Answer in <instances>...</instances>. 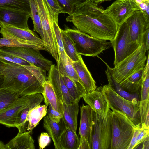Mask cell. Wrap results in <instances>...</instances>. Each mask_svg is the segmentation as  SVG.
Listing matches in <instances>:
<instances>
[{
    "label": "cell",
    "mask_w": 149,
    "mask_h": 149,
    "mask_svg": "<svg viewBox=\"0 0 149 149\" xmlns=\"http://www.w3.org/2000/svg\"><path fill=\"white\" fill-rule=\"evenodd\" d=\"M66 20L72 22L82 32L110 42L114 39L118 27L104 10L90 0L77 6L73 13L68 16Z\"/></svg>",
    "instance_id": "1"
},
{
    "label": "cell",
    "mask_w": 149,
    "mask_h": 149,
    "mask_svg": "<svg viewBox=\"0 0 149 149\" xmlns=\"http://www.w3.org/2000/svg\"><path fill=\"white\" fill-rule=\"evenodd\" d=\"M4 67L2 86L18 93L20 97L42 93L43 84L47 80L46 71L32 63L22 65L0 59Z\"/></svg>",
    "instance_id": "2"
},
{
    "label": "cell",
    "mask_w": 149,
    "mask_h": 149,
    "mask_svg": "<svg viewBox=\"0 0 149 149\" xmlns=\"http://www.w3.org/2000/svg\"><path fill=\"white\" fill-rule=\"evenodd\" d=\"M109 108L111 109L110 149H127L135 129L138 127L123 112L110 105Z\"/></svg>",
    "instance_id": "3"
},
{
    "label": "cell",
    "mask_w": 149,
    "mask_h": 149,
    "mask_svg": "<svg viewBox=\"0 0 149 149\" xmlns=\"http://www.w3.org/2000/svg\"><path fill=\"white\" fill-rule=\"evenodd\" d=\"M63 30L72 40L77 52L80 55L97 56L111 45L110 41L93 37L78 29L66 28Z\"/></svg>",
    "instance_id": "4"
},
{
    "label": "cell",
    "mask_w": 149,
    "mask_h": 149,
    "mask_svg": "<svg viewBox=\"0 0 149 149\" xmlns=\"http://www.w3.org/2000/svg\"><path fill=\"white\" fill-rule=\"evenodd\" d=\"M146 51L143 44L132 54L110 68L112 75L118 84L135 72L143 68L147 59Z\"/></svg>",
    "instance_id": "5"
},
{
    "label": "cell",
    "mask_w": 149,
    "mask_h": 149,
    "mask_svg": "<svg viewBox=\"0 0 149 149\" xmlns=\"http://www.w3.org/2000/svg\"><path fill=\"white\" fill-rule=\"evenodd\" d=\"M101 90L110 106L125 113L136 126L141 127L139 101H130L122 97L115 92L108 84L104 85Z\"/></svg>",
    "instance_id": "6"
},
{
    "label": "cell",
    "mask_w": 149,
    "mask_h": 149,
    "mask_svg": "<svg viewBox=\"0 0 149 149\" xmlns=\"http://www.w3.org/2000/svg\"><path fill=\"white\" fill-rule=\"evenodd\" d=\"M92 149H110L112 139L111 110L103 117L95 112L91 131Z\"/></svg>",
    "instance_id": "7"
},
{
    "label": "cell",
    "mask_w": 149,
    "mask_h": 149,
    "mask_svg": "<svg viewBox=\"0 0 149 149\" xmlns=\"http://www.w3.org/2000/svg\"><path fill=\"white\" fill-rule=\"evenodd\" d=\"M111 42L114 52V66L133 53L141 45L132 40L129 26L125 21L118 26Z\"/></svg>",
    "instance_id": "8"
},
{
    "label": "cell",
    "mask_w": 149,
    "mask_h": 149,
    "mask_svg": "<svg viewBox=\"0 0 149 149\" xmlns=\"http://www.w3.org/2000/svg\"><path fill=\"white\" fill-rule=\"evenodd\" d=\"M0 49L21 58L46 71H49L53 64L51 61L45 58L37 49L16 47H0Z\"/></svg>",
    "instance_id": "9"
},
{
    "label": "cell",
    "mask_w": 149,
    "mask_h": 149,
    "mask_svg": "<svg viewBox=\"0 0 149 149\" xmlns=\"http://www.w3.org/2000/svg\"><path fill=\"white\" fill-rule=\"evenodd\" d=\"M80 120L79 131L80 136L78 149H92L91 131L95 112L88 105L80 107Z\"/></svg>",
    "instance_id": "10"
},
{
    "label": "cell",
    "mask_w": 149,
    "mask_h": 149,
    "mask_svg": "<svg viewBox=\"0 0 149 149\" xmlns=\"http://www.w3.org/2000/svg\"><path fill=\"white\" fill-rule=\"evenodd\" d=\"M139 10L141 9L135 0H116L104 11L119 26L135 11Z\"/></svg>",
    "instance_id": "11"
},
{
    "label": "cell",
    "mask_w": 149,
    "mask_h": 149,
    "mask_svg": "<svg viewBox=\"0 0 149 149\" xmlns=\"http://www.w3.org/2000/svg\"><path fill=\"white\" fill-rule=\"evenodd\" d=\"M132 41L141 44L143 35L149 29V16L141 10L135 11L125 20Z\"/></svg>",
    "instance_id": "12"
},
{
    "label": "cell",
    "mask_w": 149,
    "mask_h": 149,
    "mask_svg": "<svg viewBox=\"0 0 149 149\" xmlns=\"http://www.w3.org/2000/svg\"><path fill=\"white\" fill-rule=\"evenodd\" d=\"M48 72L47 80L52 86L57 97L62 103L69 105L75 102L70 94L63 77L56 66L52 64Z\"/></svg>",
    "instance_id": "13"
},
{
    "label": "cell",
    "mask_w": 149,
    "mask_h": 149,
    "mask_svg": "<svg viewBox=\"0 0 149 149\" xmlns=\"http://www.w3.org/2000/svg\"><path fill=\"white\" fill-rule=\"evenodd\" d=\"M29 95L19 97L14 102L0 111V124L8 127H16L20 111L26 106Z\"/></svg>",
    "instance_id": "14"
},
{
    "label": "cell",
    "mask_w": 149,
    "mask_h": 149,
    "mask_svg": "<svg viewBox=\"0 0 149 149\" xmlns=\"http://www.w3.org/2000/svg\"><path fill=\"white\" fill-rule=\"evenodd\" d=\"M30 12L0 7V22L17 28L29 29L28 21Z\"/></svg>",
    "instance_id": "15"
},
{
    "label": "cell",
    "mask_w": 149,
    "mask_h": 149,
    "mask_svg": "<svg viewBox=\"0 0 149 149\" xmlns=\"http://www.w3.org/2000/svg\"><path fill=\"white\" fill-rule=\"evenodd\" d=\"M102 88H97L87 93L82 97L84 101L98 115L105 117L109 112V101L102 91Z\"/></svg>",
    "instance_id": "16"
},
{
    "label": "cell",
    "mask_w": 149,
    "mask_h": 149,
    "mask_svg": "<svg viewBox=\"0 0 149 149\" xmlns=\"http://www.w3.org/2000/svg\"><path fill=\"white\" fill-rule=\"evenodd\" d=\"M0 27L1 30L17 38L33 42L45 46L43 40L39 38L35 32L30 29H21L3 24L0 22Z\"/></svg>",
    "instance_id": "17"
},
{
    "label": "cell",
    "mask_w": 149,
    "mask_h": 149,
    "mask_svg": "<svg viewBox=\"0 0 149 149\" xmlns=\"http://www.w3.org/2000/svg\"><path fill=\"white\" fill-rule=\"evenodd\" d=\"M72 63L76 72L87 93L96 89V82L92 77L81 56L77 61Z\"/></svg>",
    "instance_id": "18"
},
{
    "label": "cell",
    "mask_w": 149,
    "mask_h": 149,
    "mask_svg": "<svg viewBox=\"0 0 149 149\" xmlns=\"http://www.w3.org/2000/svg\"><path fill=\"white\" fill-rule=\"evenodd\" d=\"M43 127L52 139L55 149H62L60 139L64 128L62 119L57 122L51 119L47 115L43 119Z\"/></svg>",
    "instance_id": "19"
},
{
    "label": "cell",
    "mask_w": 149,
    "mask_h": 149,
    "mask_svg": "<svg viewBox=\"0 0 149 149\" xmlns=\"http://www.w3.org/2000/svg\"><path fill=\"white\" fill-rule=\"evenodd\" d=\"M3 37L0 38V47H27L47 51L46 47L33 42L20 39L0 30Z\"/></svg>",
    "instance_id": "20"
},
{
    "label": "cell",
    "mask_w": 149,
    "mask_h": 149,
    "mask_svg": "<svg viewBox=\"0 0 149 149\" xmlns=\"http://www.w3.org/2000/svg\"><path fill=\"white\" fill-rule=\"evenodd\" d=\"M31 132H18L15 137L5 145V149H34V141L31 135Z\"/></svg>",
    "instance_id": "21"
},
{
    "label": "cell",
    "mask_w": 149,
    "mask_h": 149,
    "mask_svg": "<svg viewBox=\"0 0 149 149\" xmlns=\"http://www.w3.org/2000/svg\"><path fill=\"white\" fill-rule=\"evenodd\" d=\"M47 106L40 104L30 109L27 115L23 132L32 131L47 113Z\"/></svg>",
    "instance_id": "22"
},
{
    "label": "cell",
    "mask_w": 149,
    "mask_h": 149,
    "mask_svg": "<svg viewBox=\"0 0 149 149\" xmlns=\"http://www.w3.org/2000/svg\"><path fill=\"white\" fill-rule=\"evenodd\" d=\"M143 69L135 72L119 84L126 91L130 93H140L143 81Z\"/></svg>",
    "instance_id": "23"
},
{
    "label": "cell",
    "mask_w": 149,
    "mask_h": 149,
    "mask_svg": "<svg viewBox=\"0 0 149 149\" xmlns=\"http://www.w3.org/2000/svg\"><path fill=\"white\" fill-rule=\"evenodd\" d=\"M45 105H50L54 110L63 113V103L57 97L50 83L47 80L43 84L42 93Z\"/></svg>",
    "instance_id": "24"
},
{
    "label": "cell",
    "mask_w": 149,
    "mask_h": 149,
    "mask_svg": "<svg viewBox=\"0 0 149 149\" xmlns=\"http://www.w3.org/2000/svg\"><path fill=\"white\" fill-rule=\"evenodd\" d=\"M79 102L77 101L73 104L69 105L63 103L62 119L64 123L75 133H76L77 127Z\"/></svg>",
    "instance_id": "25"
},
{
    "label": "cell",
    "mask_w": 149,
    "mask_h": 149,
    "mask_svg": "<svg viewBox=\"0 0 149 149\" xmlns=\"http://www.w3.org/2000/svg\"><path fill=\"white\" fill-rule=\"evenodd\" d=\"M140 94L139 112L141 125L144 123L149 111V72L143 79Z\"/></svg>",
    "instance_id": "26"
},
{
    "label": "cell",
    "mask_w": 149,
    "mask_h": 149,
    "mask_svg": "<svg viewBox=\"0 0 149 149\" xmlns=\"http://www.w3.org/2000/svg\"><path fill=\"white\" fill-rule=\"evenodd\" d=\"M107 69L105 74L108 81V84L118 95L130 101H139V93H130L124 90L114 79L111 74L110 67L105 62Z\"/></svg>",
    "instance_id": "27"
},
{
    "label": "cell",
    "mask_w": 149,
    "mask_h": 149,
    "mask_svg": "<svg viewBox=\"0 0 149 149\" xmlns=\"http://www.w3.org/2000/svg\"><path fill=\"white\" fill-rule=\"evenodd\" d=\"M64 125V129L60 139L62 149H78L79 139L76 133L65 123Z\"/></svg>",
    "instance_id": "28"
},
{
    "label": "cell",
    "mask_w": 149,
    "mask_h": 149,
    "mask_svg": "<svg viewBox=\"0 0 149 149\" xmlns=\"http://www.w3.org/2000/svg\"><path fill=\"white\" fill-rule=\"evenodd\" d=\"M57 63L56 66L61 75L65 76L74 82H79L83 86L73 66L72 61L68 56L64 61H62L58 59Z\"/></svg>",
    "instance_id": "29"
},
{
    "label": "cell",
    "mask_w": 149,
    "mask_h": 149,
    "mask_svg": "<svg viewBox=\"0 0 149 149\" xmlns=\"http://www.w3.org/2000/svg\"><path fill=\"white\" fill-rule=\"evenodd\" d=\"M61 75L71 97L75 102L79 101L86 93L84 86L79 82H74L65 76Z\"/></svg>",
    "instance_id": "30"
},
{
    "label": "cell",
    "mask_w": 149,
    "mask_h": 149,
    "mask_svg": "<svg viewBox=\"0 0 149 149\" xmlns=\"http://www.w3.org/2000/svg\"><path fill=\"white\" fill-rule=\"evenodd\" d=\"M20 97L16 92L2 85L0 87V111L11 105Z\"/></svg>",
    "instance_id": "31"
},
{
    "label": "cell",
    "mask_w": 149,
    "mask_h": 149,
    "mask_svg": "<svg viewBox=\"0 0 149 149\" xmlns=\"http://www.w3.org/2000/svg\"><path fill=\"white\" fill-rule=\"evenodd\" d=\"M63 44L65 52L72 62L78 61L81 55L77 52L72 39L61 29Z\"/></svg>",
    "instance_id": "32"
},
{
    "label": "cell",
    "mask_w": 149,
    "mask_h": 149,
    "mask_svg": "<svg viewBox=\"0 0 149 149\" xmlns=\"http://www.w3.org/2000/svg\"><path fill=\"white\" fill-rule=\"evenodd\" d=\"M0 7L30 13L29 0H0Z\"/></svg>",
    "instance_id": "33"
},
{
    "label": "cell",
    "mask_w": 149,
    "mask_h": 149,
    "mask_svg": "<svg viewBox=\"0 0 149 149\" xmlns=\"http://www.w3.org/2000/svg\"><path fill=\"white\" fill-rule=\"evenodd\" d=\"M31 17L33 24V31L40 36L41 39L44 38L40 15L37 8L35 0H29Z\"/></svg>",
    "instance_id": "34"
},
{
    "label": "cell",
    "mask_w": 149,
    "mask_h": 149,
    "mask_svg": "<svg viewBox=\"0 0 149 149\" xmlns=\"http://www.w3.org/2000/svg\"><path fill=\"white\" fill-rule=\"evenodd\" d=\"M53 27L57 44L58 58L63 61L66 59L67 55L64 50L61 29L58 26V23L55 21L53 22Z\"/></svg>",
    "instance_id": "35"
},
{
    "label": "cell",
    "mask_w": 149,
    "mask_h": 149,
    "mask_svg": "<svg viewBox=\"0 0 149 149\" xmlns=\"http://www.w3.org/2000/svg\"><path fill=\"white\" fill-rule=\"evenodd\" d=\"M61 8V13H67L69 15L74 12L76 6L86 0H57Z\"/></svg>",
    "instance_id": "36"
},
{
    "label": "cell",
    "mask_w": 149,
    "mask_h": 149,
    "mask_svg": "<svg viewBox=\"0 0 149 149\" xmlns=\"http://www.w3.org/2000/svg\"><path fill=\"white\" fill-rule=\"evenodd\" d=\"M0 59L22 65H30L31 64L25 60L1 49Z\"/></svg>",
    "instance_id": "37"
},
{
    "label": "cell",
    "mask_w": 149,
    "mask_h": 149,
    "mask_svg": "<svg viewBox=\"0 0 149 149\" xmlns=\"http://www.w3.org/2000/svg\"><path fill=\"white\" fill-rule=\"evenodd\" d=\"M149 128L141 127L137 135L136 147L135 149L139 145L149 137Z\"/></svg>",
    "instance_id": "38"
},
{
    "label": "cell",
    "mask_w": 149,
    "mask_h": 149,
    "mask_svg": "<svg viewBox=\"0 0 149 149\" xmlns=\"http://www.w3.org/2000/svg\"><path fill=\"white\" fill-rule=\"evenodd\" d=\"M47 113L51 119L57 122H60L63 117L62 113L54 110L50 105H49Z\"/></svg>",
    "instance_id": "39"
},
{
    "label": "cell",
    "mask_w": 149,
    "mask_h": 149,
    "mask_svg": "<svg viewBox=\"0 0 149 149\" xmlns=\"http://www.w3.org/2000/svg\"><path fill=\"white\" fill-rule=\"evenodd\" d=\"M50 141V137L48 133H41L39 139V148H44L49 144Z\"/></svg>",
    "instance_id": "40"
},
{
    "label": "cell",
    "mask_w": 149,
    "mask_h": 149,
    "mask_svg": "<svg viewBox=\"0 0 149 149\" xmlns=\"http://www.w3.org/2000/svg\"><path fill=\"white\" fill-rule=\"evenodd\" d=\"M52 10L56 14L59 15L61 13V8L57 0H46Z\"/></svg>",
    "instance_id": "41"
},
{
    "label": "cell",
    "mask_w": 149,
    "mask_h": 149,
    "mask_svg": "<svg viewBox=\"0 0 149 149\" xmlns=\"http://www.w3.org/2000/svg\"><path fill=\"white\" fill-rule=\"evenodd\" d=\"M149 29L146 30L143 33L142 38L141 44H143L146 51H148L149 49Z\"/></svg>",
    "instance_id": "42"
},
{
    "label": "cell",
    "mask_w": 149,
    "mask_h": 149,
    "mask_svg": "<svg viewBox=\"0 0 149 149\" xmlns=\"http://www.w3.org/2000/svg\"><path fill=\"white\" fill-rule=\"evenodd\" d=\"M149 2H143L138 4L140 9L143 11L147 15L149 16Z\"/></svg>",
    "instance_id": "43"
},
{
    "label": "cell",
    "mask_w": 149,
    "mask_h": 149,
    "mask_svg": "<svg viewBox=\"0 0 149 149\" xmlns=\"http://www.w3.org/2000/svg\"><path fill=\"white\" fill-rule=\"evenodd\" d=\"M146 64L143 69V79L146 76L147 74L149 72V56L148 54Z\"/></svg>",
    "instance_id": "44"
},
{
    "label": "cell",
    "mask_w": 149,
    "mask_h": 149,
    "mask_svg": "<svg viewBox=\"0 0 149 149\" xmlns=\"http://www.w3.org/2000/svg\"><path fill=\"white\" fill-rule=\"evenodd\" d=\"M141 126L149 128V111L147 112L144 122L141 125Z\"/></svg>",
    "instance_id": "45"
},
{
    "label": "cell",
    "mask_w": 149,
    "mask_h": 149,
    "mask_svg": "<svg viewBox=\"0 0 149 149\" xmlns=\"http://www.w3.org/2000/svg\"><path fill=\"white\" fill-rule=\"evenodd\" d=\"M148 138L145 140L142 143V149H149V138Z\"/></svg>",
    "instance_id": "46"
},
{
    "label": "cell",
    "mask_w": 149,
    "mask_h": 149,
    "mask_svg": "<svg viewBox=\"0 0 149 149\" xmlns=\"http://www.w3.org/2000/svg\"><path fill=\"white\" fill-rule=\"evenodd\" d=\"M93 3L98 5L104 2L113 0H90Z\"/></svg>",
    "instance_id": "47"
},
{
    "label": "cell",
    "mask_w": 149,
    "mask_h": 149,
    "mask_svg": "<svg viewBox=\"0 0 149 149\" xmlns=\"http://www.w3.org/2000/svg\"><path fill=\"white\" fill-rule=\"evenodd\" d=\"M4 76H0V87H1L4 81Z\"/></svg>",
    "instance_id": "48"
},
{
    "label": "cell",
    "mask_w": 149,
    "mask_h": 149,
    "mask_svg": "<svg viewBox=\"0 0 149 149\" xmlns=\"http://www.w3.org/2000/svg\"><path fill=\"white\" fill-rule=\"evenodd\" d=\"M5 145L2 141H0V149H5Z\"/></svg>",
    "instance_id": "49"
},
{
    "label": "cell",
    "mask_w": 149,
    "mask_h": 149,
    "mask_svg": "<svg viewBox=\"0 0 149 149\" xmlns=\"http://www.w3.org/2000/svg\"><path fill=\"white\" fill-rule=\"evenodd\" d=\"M135 1L138 4H139L143 2V0H135Z\"/></svg>",
    "instance_id": "50"
}]
</instances>
